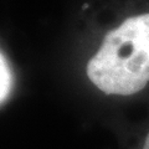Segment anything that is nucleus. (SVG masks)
<instances>
[{
    "label": "nucleus",
    "instance_id": "nucleus-1",
    "mask_svg": "<svg viewBox=\"0 0 149 149\" xmlns=\"http://www.w3.org/2000/svg\"><path fill=\"white\" fill-rule=\"evenodd\" d=\"M87 76L107 95L129 96L149 81V14L127 19L107 32L87 63Z\"/></svg>",
    "mask_w": 149,
    "mask_h": 149
},
{
    "label": "nucleus",
    "instance_id": "nucleus-2",
    "mask_svg": "<svg viewBox=\"0 0 149 149\" xmlns=\"http://www.w3.org/2000/svg\"><path fill=\"white\" fill-rule=\"evenodd\" d=\"M13 82L14 78L10 66H9L4 54L1 52V56H0V100H1V104L8 98L9 93L11 91Z\"/></svg>",
    "mask_w": 149,
    "mask_h": 149
},
{
    "label": "nucleus",
    "instance_id": "nucleus-3",
    "mask_svg": "<svg viewBox=\"0 0 149 149\" xmlns=\"http://www.w3.org/2000/svg\"><path fill=\"white\" fill-rule=\"evenodd\" d=\"M143 149H149V133L147 134V138H146V141H144Z\"/></svg>",
    "mask_w": 149,
    "mask_h": 149
}]
</instances>
